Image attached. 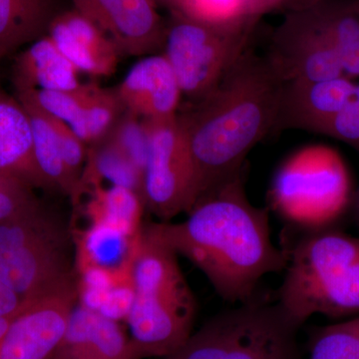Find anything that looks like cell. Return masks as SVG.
I'll return each instance as SVG.
<instances>
[{
  "label": "cell",
  "instance_id": "7c38bea8",
  "mask_svg": "<svg viewBox=\"0 0 359 359\" xmlns=\"http://www.w3.org/2000/svg\"><path fill=\"white\" fill-rule=\"evenodd\" d=\"M358 84L342 75L320 81L283 83L275 129H302L320 134L355 95Z\"/></svg>",
  "mask_w": 359,
  "mask_h": 359
},
{
  "label": "cell",
  "instance_id": "cb8c5ba5",
  "mask_svg": "<svg viewBox=\"0 0 359 359\" xmlns=\"http://www.w3.org/2000/svg\"><path fill=\"white\" fill-rule=\"evenodd\" d=\"M170 8L189 20L217 27L256 22L250 16L249 0H181Z\"/></svg>",
  "mask_w": 359,
  "mask_h": 359
},
{
  "label": "cell",
  "instance_id": "d6986e66",
  "mask_svg": "<svg viewBox=\"0 0 359 359\" xmlns=\"http://www.w3.org/2000/svg\"><path fill=\"white\" fill-rule=\"evenodd\" d=\"M287 313L301 327L313 314L330 318L359 314V257L346 268L340 269Z\"/></svg>",
  "mask_w": 359,
  "mask_h": 359
},
{
  "label": "cell",
  "instance_id": "30bf717a",
  "mask_svg": "<svg viewBox=\"0 0 359 359\" xmlns=\"http://www.w3.org/2000/svg\"><path fill=\"white\" fill-rule=\"evenodd\" d=\"M78 304L77 280L26 301L0 339V359H52Z\"/></svg>",
  "mask_w": 359,
  "mask_h": 359
},
{
  "label": "cell",
  "instance_id": "6da1fadb",
  "mask_svg": "<svg viewBox=\"0 0 359 359\" xmlns=\"http://www.w3.org/2000/svg\"><path fill=\"white\" fill-rule=\"evenodd\" d=\"M148 226L231 304L249 301L264 276L287 266V254L271 242L269 210L248 199L243 172L200 200L185 221Z\"/></svg>",
  "mask_w": 359,
  "mask_h": 359
},
{
  "label": "cell",
  "instance_id": "52a82bcc",
  "mask_svg": "<svg viewBox=\"0 0 359 359\" xmlns=\"http://www.w3.org/2000/svg\"><path fill=\"white\" fill-rule=\"evenodd\" d=\"M254 25L217 27L172 13L162 54L182 94L197 102L210 93L245 51Z\"/></svg>",
  "mask_w": 359,
  "mask_h": 359
},
{
  "label": "cell",
  "instance_id": "f546056e",
  "mask_svg": "<svg viewBox=\"0 0 359 359\" xmlns=\"http://www.w3.org/2000/svg\"><path fill=\"white\" fill-rule=\"evenodd\" d=\"M25 304L20 295L0 280V339Z\"/></svg>",
  "mask_w": 359,
  "mask_h": 359
},
{
  "label": "cell",
  "instance_id": "44dd1931",
  "mask_svg": "<svg viewBox=\"0 0 359 359\" xmlns=\"http://www.w3.org/2000/svg\"><path fill=\"white\" fill-rule=\"evenodd\" d=\"M20 102L27 110L32 121L33 148L40 173L46 181L49 190L60 191L72 199L76 193L77 184L66 167L60 144L50 121L32 104Z\"/></svg>",
  "mask_w": 359,
  "mask_h": 359
},
{
  "label": "cell",
  "instance_id": "5b68a950",
  "mask_svg": "<svg viewBox=\"0 0 359 359\" xmlns=\"http://www.w3.org/2000/svg\"><path fill=\"white\" fill-rule=\"evenodd\" d=\"M299 327L280 302L255 294L208 320L168 359H295Z\"/></svg>",
  "mask_w": 359,
  "mask_h": 359
},
{
  "label": "cell",
  "instance_id": "e0dca14e",
  "mask_svg": "<svg viewBox=\"0 0 359 359\" xmlns=\"http://www.w3.org/2000/svg\"><path fill=\"white\" fill-rule=\"evenodd\" d=\"M79 74L48 35L23 49L13 67L15 91L76 89L82 85Z\"/></svg>",
  "mask_w": 359,
  "mask_h": 359
},
{
  "label": "cell",
  "instance_id": "d4e9b609",
  "mask_svg": "<svg viewBox=\"0 0 359 359\" xmlns=\"http://www.w3.org/2000/svg\"><path fill=\"white\" fill-rule=\"evenodd\" d=\"M95 84H82L72 90H20L18 100L34 105L45 114L72 126L80 116Z\"/></svg>",
  "mask_w": 359,
  "mask_h": 359
},
{
  "label": "cell",
  "instance_id": "8fae6325",
  "mask_svg": "<svg viewBox=\"0 0 359 359\" xmlns=\"http://www.w3.org/2000/svg\"><path fill=\"white\" fill-rule=\"evenodd\" d=\"M76 9L99 28L121 55L159 54L166 25L153 0H71Z\"/></svg>",
  "mask_w": 359,
  "mask_h": 359
},
{
  "label": "cell",
  "instance_id": "484cf974",
  "mask_svg": "<svg viewBox=\"0 0 359 359\" xmlns=\"http://www.w3.org/2000/svg\"><path fill=\"white\" fill-rule=\"evenodd\" d=\"M308 359H359V314L318 330L309 341Z\"/></svg>",
  "mask_w": 359,
  "mask_h": 359
},
{
  "label": "cell",
  "instance_id": "9c48e42d",
  "mask_svg": "<svg viewBox=\"0 0 359 359\" xmlns=\"http://www.w3.org/2000/svg\"><path fill=\"white\" fill-rule=\"evenodd\" d=\"M264 57L283 83L320 81L344 75L316 6L287 14L276 29Z\"/></svg>",
  "mask_w": 359,
  "mask_h": 359
},
{
  "label": "cell",
  "instance_id": "ba28073f",
  "mask_svg": "<svg viewBox=\"0 0 359 359\" xmlns=\"http://www.w3.org/2000/svg\"><path fill=\"white\" fill-rule=\"evenodd\" d=\"M149 136V154L144 172L146 207L163 221L195 205L192 158L178 114L165 119H143Z\"/></svg>",
  "mask_w": 359,
  "mask_h": 359
},
{
  "label": "cell",
  "instance_id": "4fadbf2b",
  "mask_svg": "<svg viewBox=\"0 0 359 359\" xmlns=\"http://www.w3.org/2000/svg\"><path fill=\"white\" fill-rule=\"evenodd\" d=\"M115 90L124 109L142 119L176 116L182 95L176 75L163 54L141 59Z\"/></svg>",
  "mask_w": 359,
  "mask_h": 359
},
{
  "label": "cell",
  "instance_id": "83f0119b",
  "mask_svg": "<svg viewBox=\"0 0 359 359\" xmlns=\"http://www.w3.org/2000/svg\"><path fill=\"white\" fill-rule=\"evenodd\" d=\"M33 189L0 174V223L16 218L39 204Z\"/></svg>",
  "mask_w": 359,
  "mask_h": 359
},
{
  "label": "cell",
  "instance_id": "ffe728a7",
  "mask_svg": "<svg viewBox=\"0 0 359 359\" xmlns=\"http://www.w3.org/2000/svg\"><path fill=\"white\" fill-rule=\"evenodd\" d=\"M144 200L139 194L124 188L112 186L103 188L92 187V197L86 207L90 223L107 224L130 236L140 235Z\"/></svg>",
  "mask_w": 359,
  "mask_h": 359
},
{
  "label": "cell",
  "instance_id": "5bb4252c",
  "mask_svg": "<svg viewBox=\"0 0 359 359\" xmlns=\"http://www.w3.org/2000/svg\"><path fill=\"white\" fill-rule=\"evenodd\" d=\"M47 35L78 72L92 77L110 76L120 54L112 40L84 14L65 9L52 20Z\"/></svg>",
  "mask_w": 359,
  "mask_h": 359
},
{
  "label": "cell",
  "instance_id": "7a4b0ae2",
  "mask_svg": "<svg viewBox=\"0 0 359 359\" xmlns=\"http://www.w3.org/2000/svg\"><path fill=\"white\" fill-rule=\"evenodd\" d=\"M283 87L266 57L245 50L210 93L178 115L195 205L242 173L250 151L275 128Z\"/></svg>",
  "mask_w": 359,
  "mask_h": 359
},
{
  "label": "cell",
  "instance_id": "d6a6232c",
  "mask_svg": "<svg viewBox=\"0 0 359 359\" xmlns=\"http://www.w3.org/2000/svg\"><path fill=\"white\" fill-rule=\"evenodd\" d=\"M153 1L156 2V4L158 2H162V4H166V6L171 7L173 6L174 4H176L177 2L181 1V0H153Z\"/></svg>",
  "mask_w": 359,
  "mask_h": 359
},
{
  "label": "cell",
  "instance_id": "7402d4cb",
  "mask_svg": "<svg viewBox=\"0 0 359 359\" xmlns=\"http://www.w3.org/2000/svg\"><path fill=\"white\" fill-rule=\"evenodd\" d=\"M330 39L344 68V75L359 77V15L358 11L346 7L318 4Z\"/></svg>",
  "mask_w": 359,
  "mask_h": 359
},
{
  "label": "cell",
  "instance_id": "2e32d148",
  "mask_svg": "<svg viewBox=\"0 0 359 359\" xmlns=\"http://www.w3.org/2000/svg\"><path fill=\"white\" fill-rule=\"evenodd\" d=\"M0 174L32 189L49 190L40 173L33 148L32 121L15 97L0 86Z\"/></svg>",
  "mask_w": 359,
  "mask_h": 359
},
{
  "label": "cell",
  "instance_id": "e575fe53",
  "mask_svg": "<svg viewBox=\"0 0 359 359\" xmlns=\"http://www.w3.org/2000/svg\"><path fill=\"white\" fill-rule=\"evenodd\" d=\"M358 15H359V11H358Z\"/></svg>",
  "mask_w": 359,
  "mask_h": 359
},
{
  "label": "cell",
  "instance_id": "ac0fdd59",
  "mask_svg": "<svg viewBox=\"0 0 359 359\" xmlns=\"http://www.w3.org/2000/svg\"><path fill=\"white\" fill-rule=\"evenodd\" d=\"M62 0H0V61L47 35Z\"/></svg>",
  "mask_w": 359,
  "mask_h": 359
},
{
  "label": "cell",
  "instance_id": "3957f363",
  "mask_svg": "<svg viewBox=\"0 0 359 359\" xmlns=\"http://www.w3.org/2000/svg\"><path fill=\"white\" fill-rule=\"evenodd\" d=\"M134 297L127 316L139 358L173 355L193 334L196 299L178 255L143 226L131 266Z\"/></svg>",
  "mask_w": 359,
  "mask_h": 359
},
{
  "label": "cell",
  "instance_id": "4316f807",
  "mask_svg": "<svg viewBox=\"0 0 359 359\" xmlns=\"http://www.w3.org/2000/svg\"><path fill=\"white\" fill-rule=\"evenodd\" d=\"M106 137L143 173L145 172L149 154V136L145 122L142 118L125 110Z\"/></svg>",
  "mask_w": 359,
  "mask_h": 359
},
{
  "label": "cell",
  "instance_id": "9a60e30c",
  "mask_svg": "<svg viewBox=\"0 0 359 359\" xmlns=\"http://www.w3.org/2000/svg\"><path fill=\"white\" fill-rule=\"evenodd\" d=\"M52 359H140L119 323L76 304L65 339Z\"/></svg>",
  "mask_w": 359,
  "mask_h": 359
},
{
  "label": "cell",
  "instance_id": "f1b7e54d",
  "mask_svg": "<svg viewBox=\"0 0 359 359\" xmlns=\"http://www.w3.org/2000/svg\"><path fill=\"white\" fill-rule=\"evenodd\" d=\"M320 134L344 142L359 153V83L353 98L321 129Z\"/></svg>",
  "mask_w": 359,
  "mask_h": 359
},
{
  "label": "cell",
  "instance_id": "603a6c76",
  "mask_svg": "<svg viewBox=\"0 0 359 359\" xmlns=\"http://www.w3.org/2000/svg\"><path fill=\"white\" fill-rule=\"evenodd\" d=\"M124 111L115 88H101L95 84L76 122L70 127L89 146L109 133Z\"/></svg>",
  "mask_w": 359,
  "mask_h": 359
},
{
  "label": "cell",
  "instance_id": "8992f818",
  "mask_svg": "<svg viewBox=\"0 0 359 359\" xmlns=\"http://www.w3.org/2000/svg\"><path fill=\"white\" fill-rule=\"evenodd\" d=\"M348 169L334 148H302L280 165L271 182V207L290 224L327 229L346 212L351 200Z\"/></svg>",
  "mask_w": 359,
  "mask_h": 359
},
{
  "label": "cell",
  "instance_id": "1f68e13d",
  "mask_svg": "<svg viewBox=\"0 0 359 359\" xmlns=\"http://www.w3.org/2000/svg\"><path fill=\"white\" fill-rule=\"evenodd\" d=\"M321 2H323V0H285L283 6H290L292 11H301L318 6Z\"/></svg>",
  "mask_w": 359,
  "mask_h": 359
},
{
  "label": "cell",
  "instance_id": "4dcf8cb0",
  "mask_svg": "<svg viewBox=\"0 0 359 359\" xmlns=\"http://www.w3.org/2000/svg\"><path fill=\"white\" fill-rule=\"evenodd\" d=\"M285 0H249L250 13L254 20L276 7L283 6Z\"/></svg>",
  "mask_w": 359,
  "mask_h": 359
},
{
  "label": "cell",
  "instance_id": "836d02e7",
  "mask_svg": "<svg viewBox=\"0 0 359 359\" xmlns=\"http://www.w3.org/2000/svg\"><path fill=\"white\" fill-rule=\"evenodd\" d=\"M358 212H359V191H358Z\"/></svg>",
  "mask_w": 359,
  "mask_h": 359
},
{
  "label": "cell",
  "instance_id": "277c9868",
  "mask_svg": "<svg viewBox=\"0 0 359 359\" xmlns=\"http://www.w3.org/2000/svg\"><path fill=\"white\" fill-rule=\"evenodd\" d=\"M71 229L41 203L0 223V280L23 301L75 280Z\"/></svg>",
  "mask_w": 359,
  "mask_h": 359
}]
</instances>
